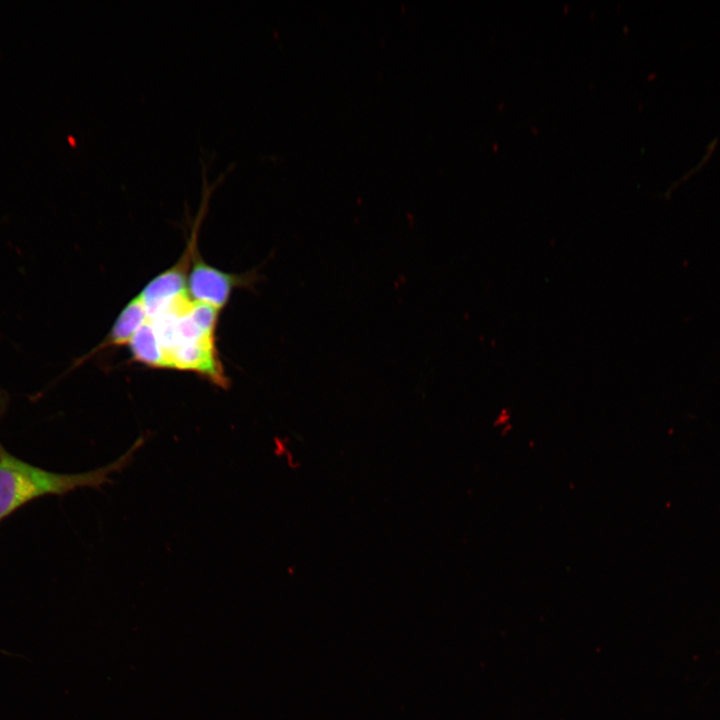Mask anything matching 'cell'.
<instances>
[{
	"instance_id": "277c9868",
	"label": "cell",
	"mask_w": 720,
	"mask_h": 720,
	"mask_svg": "<svg viewBox=\"0 0 720 720\" xmlns=\"http://www.w3.org/2000/svg\"><path fill=\"white\" fill-rule=\"evenodd\" d=\"M147 317L143 300L139 295L134 297L122 309L104 340L82 357L81 360L77 362V365L102 350L128 344L137 330L146 322Z\"/></svg>"
},
{
	"instance_id": "6da1fadb",
	"label": "cell",
	"mask_w": 720,
	"mask_h": 720,
	"mask_svg": "<svg viewBox=\"0 0 720 720\" xmlns=\"http://www.w3.org/2000/svg\"><path fill=\"white\" fill-rule=\"evenodd\" d=\"M144 443L141 435L115 461L82 473L40 468L12 455L0 444V521L35 499L65 495L81 488L99 489L112 483L110 476L126 468Z\"/></svg>"
},
{
	"instance_id": "5b68a950",
	"label": "cell",
	"mask_w": 720,
	"mask_h": 720,
	"mask_svg": "<svg viewBox=\"0 0 720 720\" xmlns=\"http://www.w3.org/2000/svg\"><path fill=\"white\" fill-rule=\"evenodd\" d=\"M134 361L149 368L168 369L167 359L152 323L146 322L137 330L129 342Z\"/></svg>"
},
{
	"instance_id": "8992f818",
	"label": "cell",
	"mask_w": 720,
	"mask_h": 720,
	"mask_svg": "<svg viewBox=\"0 0 720 720\" xmlns=\"http://www.w3.org/2000/svg\"><path fill=\"white\" fill-rule=\"evenodd\" d=\"M9 404V395L8 393L0 388V420L5 414Z\"/></svg>"
},
{
	"instance_id": "7a4b0ae2",
	"label": "cell",
	"mask_w": 720,
	"mask_h": 720,
	"mask_svg": "<svg viewBox=\"0 0 720 720\" xmlns=\"http://www.w3.org/2000/svg\"><path fill=\"white\" fill-rule=\"evenodd\" d=\"M213 187L207 183L202 186V200L191 237L179 260L170 268L154 277L140 292L139 296L146 307L147 316L156 314L167 302L179 294L187 292V272L197 249V236L199 227L207 210L210 194Z\"/></svg>"
},
{
	"instance_id": "3957f363",
	"label": "cell",
	"mask_w": 720,
	"mask_h": 720,
	"mask_svg": "<svg viewBox=\"0 0 720 720\" xmlns=\"http://www.w3.org/2000/svg\"><path fill=\"white\" fill-rule=\"evenodd\" d=\"M188 276L189 296L195 302L221 310L228 303L234 289L251 287L258 280L256 272L227 273L207 264L195 252Z\"/></svg>"
}]
</instances>
